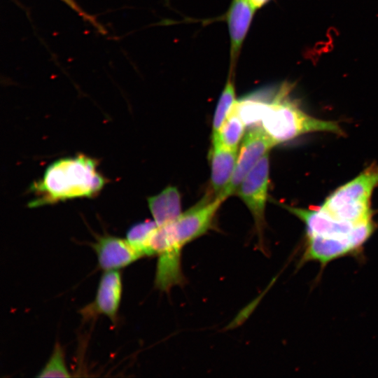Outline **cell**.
Listing matches in <instances>:
<instances>
[{
    "instance_id": "4",
    "label": "cell",
    "mask_w": 378,
    "mask_h": 378,
    "mask_svg": "<svg viewBox=\"0 0 378 378\" xmlns=\"http://www.w3.org/2000/svg\"><path fill=\"white\" fill-rule=\"evenodd\" d=\"M378 186V165L371 164L336 189L320 209L335 220L354 224L372 220L370 197Z\"/></svg>"
},
{
    "instance_id": "3",
    "label": "cell",
    "mask_w": 378,
    "mask_h": 378,
    "mask_svg": "<svg viewBox=\"0 0 378 378\" xmlns=\"http://www.w3.org/2000/svg\"><path fill=\"white\" fill-rule=\"evenodd\" d=\"M290 90L291 85L284 83L267 94L260 125L275 145L310 132L343 134L337 122L318 119L304 113L290 97Z\"/></svg>"
},
{
    "instance_id": "8",
    "label": "cell",
    "mask_w": 378,
    "mask_h": 378,
    "mask_svg": "<svg viewBox=\"0 0 378 378\" xmlns=\"http://www.w3.org/2000/svg\"><path fill=\"white\" fill-rule=\"evenodd\" d=\"M255 11V8L250 0H232L226 13L230 42V74H234L237 60Z\"/></svg>"
},
{
    "instance_id": "7",
    "label": "cell",
    "mask_w": 378,
    "mask_h": 378,
    "mask_svg": "<svg viewBox=\"0 0 378 378\" xmlns=\"http://www.w3.org/2000/svg\"><path fill=\"white\" fill-rule=\"evenodd\" d=\"M274 146L262 127H252L243 138L231 181L218 196L225 200L235 193L248 173Z\"/></svg>"
},
{
    "instance_id": "17",
    "label": "cell",
    "mask_w": 378,
    "mask_h": 378,
    "mask_svg": "<svg viewBox=\"0 0 378 378\" xmlns=\"http://www.w3.org/2000/svg\"><path fill=\"white\" fill-rule=\"evenodd\" d=\"M64 3L67 4L71 8L77 12L80 15L89 20L90 22L96 25L99 28V25L96 23L94 20L92 19L88 15L85 14L74 1V0H62Z\"/></svg>"
},
{
    "instance_id": "2",
    "label": "cell",
    "mask_w": 378,
    "mask_h": 378,
    "mask_svg": "<svg viewBox=\"0 0 378 378\" xmlns=\"http://www.w3.org/2000/svg\"><path fill=\"white\" fill-rule=\"evenodd\" d=\"M104 183L94 159L83 155L59 159L50 164L43 178L31 186L36 197L29 206L36 207L68 199L92 197Z\"/></svg>"
},
{
    "instance_id": "15",
    "label": "cell",
    "mask_w": 378,
    "mask_h": 378,
    "mask_svg": "<svg viewBox=\"0 0 378 378\" xmlns=\"http://www.w3.org/2000/svg\"><path fill=\"white\" fill-rule=\"evenodd\" d=\"M245 127L244 122L233 108L217 135L212 137V141H217L230 148L237 149L245 135Z\"/></svg>"
},
{
    "instance_id": "6",
    "label": "cell",
    "mask_w": 378,
    "mask_h": 378,
    "mask_svg": "<svg viewBox=\"0 0 378 378\" xmlns=\"http://www.w3.org/2000/svg\"><path fill=\"white\" fill-rule=\"evenodd\" d=\"M269 153L263 155L243 179L235 193L250 211L261 239L270 178Z\"/></svg>"
},
{
    "instance_id": "12",
    "label": "cell",
    "mask_w": 378,
    "mask_h": 378,
    "mask_svg": "<svg viewBox=\"0 0 378 378\" xmlns=\"http://www.w3.org/2000/svg\"><path fill=\"white\" fill-rule=\"evenodd\" d=\"M148 205L158 226L174 221L182 213L181 194L175 186H168L150 197Z\"/></svg>"
},
{
    "instance_id": "11",
    "label": "cell",
    "mask_w": 378,
    "mask_h": 378,
    "mask_svg": "<svg viewBox=\"0 0 378 378\" xmlns=\"http://www.w3.org/2000/svg\"><path fill=\"white\" fill-rule=\"evenodd\" d=\"M237 149L212 141L210 152L211 185L214 196H218L227 186L236 166Z\"/></svg>"
},
{
    "instance_id": "16",
    "label": "cell",
    "mask_w": 378,
    "mask_h": 378,
    "mask_svg": "<svg viewBox=\"0 0 378 378\" xmlns=\"http://www.w3.org/2000/svg\"><path fill=\"white\" fill-rule=\"evenodd\" d=\"M37 377H70L64 362V351L61 345L57 342L55 344L53 351Z\"/></svg>"
},
{
    "instance_id": "14",
    "label": "cell",
    "mask_w": 378,
    "mask_h": 378,
    "mask_svg": "<svg viewBox=\"0 0 378 378\" xmlns=\"http://www.w3.org/2000/svg\"><path fill=\"white\" fill-rule=\"evenodd\" d=\"M156 227L154 220H148L137 223L129 228L126 239L141 257L152 256L150 241Z\"/></svg>"
},
{
    "instance_id": "1",
    "label": "cell",
    "mask_w": 378,
    "mask_h": 378,
    "mask_svg": "<svg viewBox=\"0 0 378 378\" xmlns=\"http://www.w3.org/2000/svg\"><path fill=\"white\" fill-rule=\"evenodd\" d=\"M306 227V241L301 263L316 262L324 267L329 262L358 253L374 230L372 220L354 224L334 219L317 209L284 205Z\"/></svg>"
},
{
    "instance_id": "10",
    "label": "cell",
    "mask_w": 378,
    "mask_h": 378,
    "mask_svg": "<svg viewBox=\"0 0 378 378\" xmlns=\"http://www.w3.org/2000/svg\"><path fill=\"white\" fill-rule=\"evenodd\" d=\"M121 293L120 273L118 270L104 271L98 284L95 299L83 311V314H104L115 323Z\"/></svg>"
},
{
    "instance_id": "9",
    "label": "cell",
    "mask_w": 378,
    "mask_h": 378,
    "mask_svg": "<svg viewBox=\"0 0 378 378\" xmlns=\"http://www.w3.org/2000/svg\"><path fill=\"white\" fill-rule=\"evenodd\" d=\"M99 267L104 271L125 267L141 257L127 239L104 235L93 244Z\"/></svg>"
},
{
    "instance_id": "13",
    "label": "cell",
    "mask_w": 378,
    "mask_h": 378,
    "mask_svg": "<svg viewBox=\"0 0 378 378\" xmlns=\"http://www.w3.org/2000/svg\"><path fill=\"white\" fill-rule=\"evenodd\" d=\"M233 75L229 74L215 108L212 121V137L217 135L223 124L232 111L237 102Z\"/></svg>"
},
{
    "instance_id": "5",
    "label": "cell",
    "mask_w": 378,
    "mask_h": 378,
    "mask_svg": "<svg viewBox=\"0 0 378 378\" xmlns=\"http://www.w3.org/2000/svg\"><path fill=\"white\" fill-rule=\"evenodd\" d=\"M208 198L181 213L174 221L158 226L160 254L181 257L186 244L212 229L216 215L225 200L220 196Z\"/></svg>"
},
{
    "instance_id": "18",
    "label": "cell",
    "mask_w": 378,
    "mask_h": 378,
    "mask_svg": "<svg viewBox=\"0 0 378 378\" xmlns=\"http://www.w3.org/2000/svg\"><path fill=\"white\" fill-rule=\"evenodd\" d=\"M270 1V0H250L255 10L262 8Z\"/></svg>"
}]
</instances>
